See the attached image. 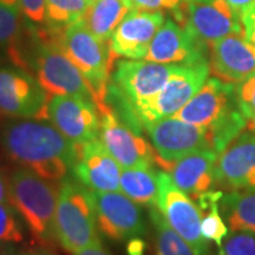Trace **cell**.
Listing matches in <instances>:
<instances>
[{
  "mask_svg": "<svg viewBox=\"0 0 255 255\" xmlns=\"http://www.w3.org/2000/svg\"><path fill=\"white\" fill-rule=\"evenodd\" d=\"M165 21L162 11L130 9L115 30L110 49L115 58L144 59L155 34Z\"/></svg>",
  "mask_w": 255,
  "mask_h": 255,
  "instance_id": "15",
  "label": "cell"
},
{
  "mask_svg": "<svg viewBox=\"0 0 255 255\" xmlns=\"http://www.w3.org/2000/svg\"><path fill=\"white\" fill-rule=\"evenodd\" d=\"M72 255H113L109 251L105 248L103 245H97V246H91L85 248L78 253H75Z\"/></svg>",
  "mask_w": 255,
  "mask_h": 255,
  "instance_id": "35",
  "label": "cell"
},
{
  "mask_svg": "<svg viewBox=\"0 0 255 255\" xmlns=\"http://www.w3.org/2000/svg\"><path fill=\"white\" fill-rule=\"evenodd\" d=\"M129 11L124 0H96L89 5L83 21L98 39L110 43L115 30Z\"/></svg>",
  "mask_w": 255,
  "mask_h": 255,
  "instance_id": "22",
  "label": "cell"
},
{
  "mask_svg": "<svg viewBox=\"0 0 255 255\" xmlns=\"http://www.w3.org/2000/svg\"><path fill=\"white\" fill-rule=\"evenodd\" d=\"M177 68L145 59H122L115 64L109 87L136 110L163 89Z\"/></svg>",
  "mask_w": 255,
  "mask_h": 255,
  "instance_id": "8",
  "label": "cell"
},
{
  "mask_svg": "<svg viewBox=\"0 0 255 255\" xmlns=\"http://www.w3.org/2000/svg\"><path fill=\"white\" fill-rule=\"evenodd\" d=\"M219 255H255V233L232 232L225 239Z\"/></svg>",
  "mask_w": 255,
  "mask_h": 255,
  "instance_id": "29",
  "label": "cell"
},
{
  "mask_svg": "<svg viewBox=\"0 0 255 255\" xmlns=\"http://www.w3.org/2000/svg\"><path fill=\"white\" fill-rule=\"evenodd\" d=\"M97 225L101 233L115 242L141 238L146 223L141 208L122 191H91Z\"/></svg>",
  "mask_w": 255,
  "mask_h": 255,
  "instance_id": "11",
  "label": "cell"
},
{
  "mask_svg": "<svg viewBox=\"0 0 255 255\" xmlns=\"http://www.w3.org/2000/svg\"><path fill=\"white\" fill-rule=\"evenodd\" d=\"M0 203H9L8 195V182L0 174Z\"/></svg>",
  "mask_w": 255,
  "mask_h": 255,
  "instance_id": "38",
  "label": "cell"
},
{
  "mask_svg": "<svg viewBox=\"0 0 255 255\" xmlns=\"http://www.w3.org/2000/svg\"><path fill=\"white\" fill-rule=\"evenodd\" d=\"M244 36L255 47V2L240 14Z\"/></svg>",
  "mask_w": 255,
  "mask_h": 255,
  "instance_id": "33",
  "label": "cell"
},
{
  "mask_svg": "<svg viewBox=\"0 0 255 255\" xmlns=\"http://www.w3.org/2000/svg\"><path fill=\"white\" fill-rule=\"evenodd\" d=\"M227 1L229 2V5L237 11V13L240 15L245 9L254 4L255 0H227Z\"/></svg>",
  "mask_w": 255,
  "mask_h": 255,
  "instance_id": "36",
  "label": "cell"
},
{
  "mask_svg": "<svg viewBox=\"0 0 255 255\" xmlns=\"http://www.w3.org/2000/svg\"><path fill=\"white\" fill-rule=\"evenodd\" d=\"M215 184L232 190L255 189V136L241 132L219 155Z\"/></svg>",
  "mask_w": 255,
  "mask_h": 255,
  "instance_id": "17",
  "label": "cell"
},
{
  "mask_svg": "<svg viewBox=\"0 0 255 255\" xmlns=\"http://www.w3.org/2000/svg\"><path fill=\"white\" fill-rule=\"evenodd\" d=\"M55 231L57 242L71 254L102 245L91 191L76 177L60 181Z\"/></svg>",
  "mask_w": 255,
  "mask_h": 255,
  "instance_id": "3",
  "label": "cell"
},
{
  "mask_svg": "<svg viewBox=\"0 0 255 255\" xmlns=\"http://www.w3.org/2000/svg\"><path fill=\"white\" fill-rule=\"evenodd\" d=\"M246 129H247V131H250L251 133H253V135L255 136V120L248 121Z\"/></svg>",
  "mask_w": 255,
  "mask_h": 255,
  "instance_id": "39",
  "label": "cell"
},
{
  "mask_svg": "<svg viewBox=\"0 0 255 255\" xmlns=\"http://www.w3.org/2000/svg\"><path fill=\"white\" fill-rule=\"evenodd\" d=\"M219 154L212 149L191 152L174 163L168 174L175 186L193 200L212 190Z\"/></svg>",
  "mask_w": 255,
  "mask_h": 255,
  "instance_id": "20",
  "label": "cell"
},
{
  "mask_svg": "<svg viewBox=\"0 0 255 255\" xmlns=\"http://www.w3.org/2000/svg\"><path fill=\"white\" fill-rule=\"evenodd\" d=\"M149 216L154 231V255H195L189 245L169 226L157 207H151Z\"/></svg>",
  "mask_w": 255,
  "mask_h": 255,
  "instance_id": "25",
  "label": "cell"
},
{
  "mask_svg": "<svg viewBox=\"0 0 255 255\" xmlns=\"http://www.w3.org/2000/svg\"><path fill=\"white\" fill-rule=\"evenodd\" d=\"M237 102L247 121L255 120V72L237 84Z\"/></svg>",
  "mask_w": 255,
  "mask_h": 255,
  "instance_id": "30",
  "label": "cell"
},
{
  "mask_svg": "<svg viewBox=\"0 0 255 255\" xmlns=\"http://www.w3.org/2000/svg\"><path fill=\"white\" fill-rule=\"evenodd\" d=\"M146 245L141 238H133L128 241L127 252L128 255H144Z\"/></svg>",
  "mask_w": 255,
  "mask_h": 255,
  "instance_id": "34",
  "label": "cell"
},
{
  "mask_svg": "<svg viewBox=\"0 0 255 255\" xmlns=\"http://www.w3.org/2000/svg\"><path fill=\"white\" fill-rule=\"evenodd\" d=\"M208 50L209 47L191 36L186 27L173 18H165L144 59L161 64L190 65L208 60Z\"/></svg>",
  "mask_w": 255,
  "mask_h": 255,
  "instance_id": "14",
  "label": "cell"
},
{
  "mask_svg": "<svg viewBox=\"0 0 255 255\" xmlns=\"http://www.w3.org/2000/svg\"><path fill=\"white\" fill-rule=\"evenodd\" d=\"M31 169L19 167L8 180L9 203L26 223L40 246H52L56 240V209L58 191Z\"/></svg>",
  "mask_w": 255,
  "mask_h": 255,
  "instance_id": "2",
  "label": "cell"
},
{
  "mask_svg": "<svg viewBox=\"0 0 255 255\" xmlns=\"http://www.w3.org/2000/svg\"><path fill=\"white\" fill-rule=\"evenodd\" d=\"M18 255H56V254L46 246H40V247H36V248L33 247V248H30V250L23 251Z\"/></svg>",
  "mask_w": 255,
  "mask_h": 255,
  "instance_id": "37",
  "label": "cell"
},
{
  "mask_svg": "<svg viewBox=\"0 0 255 255\" xmlns=\"http://www.w3.org/2000/svg\"><path fill=\"white\" fill-rule=\"evenodd\" d=\"M51 96L26 70L0 64V115L8 119L49 120Z\"/></svg>",
  "mask_w": 255,
  "mask_h": 255,
  "instance_id": "5",
  "label": "cell"
},
{
  "mask_svg": "<svg viewBox=\"0 0 255 255\" xmlns=\"http://www.w3.org/2000/svg\"><path fill=\"white\" fill-rule=\"evenodd\" d=\"M208 62L214 77L237 85L255 72V47L244 34H231L210 44Z\"/></svg>",
  "mask_w": 255,
  "mask_h": 255,
  "instance_id": "18",
  "label": "cell"
},
{
  "mask_svg": "<svg viewBox=\"0 0 255 255\" xmlns=\"http://www.w3.org/2000/svg\"><path fill=\"white\" fill-rule=\"evenodd\" d=\"M100 114V141L121 168L152 167L155 150L142 133L121 121L108 105Z\"/></svg>",
  "mask_w": 255,
  "mask_h": 255,
  "instance_id": "12",
  "label": "cell"
},
{
  "mask_svg": "<svg viewBox=\"0 0 255 255\" xmlns=\"http://www.w3.org/2000/svg\"><path fill=\"white\" fill-rule=\"evenodd\" d=\"M209 62L178 65L163 89L135 110L143 128L156 121L174 117L209 78Z\"/></svg>",
  "mask_w": 255,
  "mask_h": 255,
  "instance_id": "6",
  "label": "cell"
},
{
  "mask_svg": "<svg viewBox=\"0 0 255 255\" xmlns=\"http://www.w3.org/2000/svg\"><path fill=\"white\" fill-rule=\"evenodd\" d=\"M24 18L32 24H45L46 0H20Z\"/></svg>",
  "mask_w": 255,
  "mask_h": 255,
  "instance_id": "32",
  "label": "cell"
},
{
  "mask_svg": "<svg viewBox=\"0 0 255 255\" xmlns=\"http://www.w3.org/2000/svg\"><path fill=\"white\" fill-rule=\"evenodd\" d=\"M155 150V163L168 173L184 156L209 148L207 129L176 117L156 121L144 127Z\"/></svg>",
  "mask_w": 255,
  "mask_h": 255,
  "instance_id": "10",
  "label": "cell"
},
{
  "mask_svg": "<svg viewBox=\"0 0 255 255\" xmlns=\"http://www.w3.org/2000/svg\"><path fill=\"white\" fill-rule=\"evenodd\" d=\"M11 203H0V247L24 241V227Z\"/></svg>",
  "mask_w": 255,
  "mask_h": 255,
  "instance_id": "28",
  "label": "cell"
},
{
  "mask_svg": "<svg viewBox=\"0 0 255 255\" xmlns=\"http://www.w3.org/2000/svg\"><path fill=\"white\" fill-rule=\"evenodd\" d=\"M55 30L59 45L88 82L98 111L104 110L115 59L110 43L98 39L83 19Z\"/></svg>",
  "mask_w": 255,
  "mask_h": 255,
  "instance_id": "4",
  "label": "cell"
},
{
  "mask_svg": "<svg viewBox=\"0 0 255 255\" xmlns=\"http://www.w3.org/2000/svg\"><path fill=\"white\" fill-rule=\"evenodd\" d=\"M47 117L76 145L83 146L100 138L101 114L94 102L76 96H52Z\"/></svg>",
  "mask_w": 255,
  "mask_h": 255,
  "instance_id": "13",
  "label": "cell"
},
{
  "mask_svg": "<svg viewBox=\"0 0 255 255\" xmlns=\"http://www.w3.org/2000/svg\"><path fill=\"white\" fill-rule=\"evenodd\" d=\"M174 15L178 24L208 47L231 34H244L240 15L227 0H184Z\"/></svg>",
  "mask_w": 255,
  "mask_h": 255,
  "instance_id": "7",
  "label": "cell"
},
{
  "mask_svg": "<svg viewBox=\"0 0 255 255\" xmlns=\"http://www.w3.org/2000/svg\"><path fill=\"white\" fill-rule=\"evenodd\" d=\"M238 108L237 85L210 77L174 117L194 126L209 128Z\"/></svg>",
  "mask_w": 255,
  "mask_h": 255,
  "instance_id": "16",
  "label": "cell"
},
{
  "mask_svg": "<svg viewBox=\"0 0 255 255\" xmlns=\"http://www.w3.org/2000/svg\"><path fill=\"white\" fill-rule=\"evenodd\" d=\"M157 208L195 255H210L209 241L201 232L202 212L190 196L175 186L170 175L165 171L159 173Z\"/></svg>",
  "mask_w": 255,
  "mask_h": 255,
  "instance_id": "9",
  "label": "cell"
},
{
  "mask_svg": "<svg viewBox=\"0 0 255 255\" xmlns=\"http://www.w3.org/2000/svg\"><path fill=\"white\" fill-rule=\"evenodd\" d=\"M94 1H96V0H88L89 5H90V4H92V2H94Z\"/></svg>",
  "mask_w": 255,
  "mask_h": 255,
  "instance_id": "40",
  "label": "cell"
},
{
  "mask_svg": "<svg viewBox=\"0 0 255 255\" xmlns=\"http://www.w3.org/2000/svg\"><path fill=\"white\" fill-rule=\"evenodd\" d=\"M88 0H46L45 25L51 28H64L84 17Z\"/></svg>",
  "mask_w": 255,
  "mask_h": 255,
  "instance_id": "27",
  "label": "cell"
},
{
  "mask_svg": "<svg viewBox=\"0 0 255 255\" xmlns=\"http://www.w3.org/2000/svg\"><path fill=\"white\" fill-rule=\"evenodd\" d=\"M130 9L136 11H176L183 5L184 0H124Z\"/></svg>",
  "mask_w": 255,
  "mask_h": 255,
  "instance_id": "31",
  "label": "cell"
},
{
  "mask_svg": "<svg viewBox=\"0 0 255 255\" xmlns=\"http://www.w3.org/2000/svg\"><path fill=\"white\" fill-rule=\"evenodd\" d=\"M219 207L231 232L255 233V189L228 191Z\"/></svg>",
  "mask_w": 255,
  "mask_h": 255,
  "instance_id": "21",
  "label": "cell"
},
{
  "mask_svg": "<svg viewBox=\"0 0 255 255\" xmlns=\"http://www.w3.org/2000/svg\"><path fill=\"white\" fill-rule=\"evenodd\" d=\"M0 145L19 167L31 169L45 180L69 176L79 157L81 146L66 138L46 120L11 119L0 130Z\"/></svg>",
  "mask_w": 255,
  "mask_h": 255,
  "instance_id": "1",
  "label": "cell"
},
{
  "mask_svg": "<svg viewBox=\"0 0 255 255\" xmlns=\"http://www.w3.org/2000/svg\"><path fill=\"white\" fill-rule=\"evenodd\" d=\"M72 173L90 191H121V165L108 152L100 138L81 146Z\"/></svg>",
  "mask_w": 255,
  "mask_h": 255,
  "instance_id": "19",
  "label": "cell"
},
{
  "mask_svg": "<svg viewBox=\"0 0 255 255\" xmlns=\"http://www.w3.org/2000/svg\"><path fill=\"white\" fill-rule=\"evenodd\" d=\"M121 191L141 206L157 207L159 173L152 167L128 168L121 173Z\"/></svg>",
  "mask_w": 255,
  "mask_h": 255,
  "instance_id": "23",
  "label": "cell"
},
{
  "mask_svg": "<svg viewBox=\"0 0 255 255\" xmlns=\"http://www.w3.org/2000/svg\"><path fill=\"white\" fill-rule=\"evenodd\" d=\"M26 19L21 12L20 0H0V50L7 55L23 39Z\"/></svg>",
  "mask_w": 255,
  "mask_h": 255,
  "instance_id": "24",
  "label": "cell"
},
{
  "mask_svg": "<svg viewBox=\"0 0 255 255\" xmlns=\"http://www.w3.org/2000/svg\"><path fill=\"white\" fill-rule=\"evenodd\" d=\"M247 119L242 115L240 109L235 108L221 117L219 121L207 129L209 148L220 155L227 148L229 143L244 132L247 127Z\"/></svg>",
  "mask_w": 255,
  "mask_h": 255,
  "instance_id": "26",
  "label": "cell"
}]
</instances>
